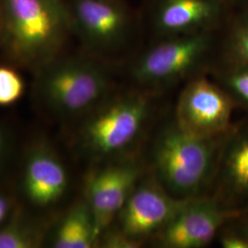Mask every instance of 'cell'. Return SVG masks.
I'll use <instances>...</instances> for the list:
<instances>
[{"mask_svg":"<svg viewBox=\"0 0 248 248\" xmlns=\"http://www.w3.org/2000/svg\"><path fill=\"white\" fill-rule=\"evenodd\" d=\"M238 215L219 200L192 199L160 232V243L165 248H202Z\"/></svg>","mask_w":248,"mask_h":248,"instance_id":"obj_10","label":"cell"},{"mask_svg":"<svg viewBox=\"0 0 248 248\" xmlns=\"http://www.w3.org/2000/svg\"><path fill=\"white\" fill-rule=\"evenodd\" d=\"M24 90L22 78L14 68L0 66V106L16 102Z\"/></svg>","mask_w":248,"mask_h":248,"instance_id":"obj_18","label":"cell"},{"mask_svg":"<svg viewBox=\"0 0 248 248\" xmlns=\"http://www.w3.org/2000/svg\"><path fill=\"white\" fill-rule=\"evenodd\" d=\"M219 201L237 213L248 205V122L232 125L217 169Z\"/></svg>","mask_w":248,"mask_h":248,"instance_id":"obj_12","label":"cell"},{"mask_svg":"<svg viewBox=\"0 0 248 248\" xmlns=\"http://www.w3.org/2000/svg\"><path fill=\"white\" fill-rule=\"evenodd\" d=\"M189 201L170 195L157 180L138 183L119 214L120 232L141 245L163 230Z\"/></svg>","mask_w":248,"mask_h":248,"instance_id":"obj_8","label":"cell"},{"mask_svg":"<svg viewBox=\"0 0 248 248\" xmlns=\"http://www.w3.org/2000/svg\"><path fill=\"white\" fill-rule=\"evenodd\" d=\"M230 12L219 0H147L146 18L161 39L217 31Z\"/></svg>","mask_w":248,"mask_h":248,"instance_id":"obj_9","label":"cell"},{"mask_svg":"<svg viewBox=\"0 0 248 248\" xmlns=\"http://www.w3.org/2000/svg\"><path fill=\"white\" fill-rule=\"evenodd\" d=\"M239 215H248V205H247V206L240 212Z\"/></svg>","mask_w":248,"mask_h":248,"instance_id":"obj_24","label":"cell"},{"mask_svg":"<svg viewBox=\"0 0 248 248\" xmlns=\"http://www.w3.org/2000/svg\"><path fill=\"white\" fill-rule=\"evenodd\" d=\"M216 31L161 38L132 65L133 79L146 88L169 86L185 79L202 66L212 52Z\"/></svg>","mask_w":248,"mask_h":248,"instance_id":"obj_4","label":"cell"},{"mask_svg":"<svg viewBox=\"0 0 248 248\" xmlns=\"http://www.w3.org/2000/svg\"><path fill=\"white\" fill-rule=\"evenodd\" d=\"M236 106L220 84L203 77L190 80L177 101L176 124L186 133L202 138H218L232 127Z\"/></svg>","mask_w":248,"mask_h":248,"instance_id":"obj_7","label":"cell"},{"mask_svg":"<svg viewBox=\"0 0 248 248\" xmlns=\"http://www.w3.org/2000/svg\"><path fill=\"white\" fill-rule=\"evenodd\" d=\"M7 149V140L3 132L0 130V162L3 159Z\"/></svg>","mask_w":248,"mask_h":248,"instance_id":"obj_22","label":"cell"},{"mask_svg":"<svg viewBox=\"0 0 248 248\" xmlns=\"http://www.w3.org/2000/svg\"><path fill=\"white\" fill-rule=\"evenodd\" d=\"M230 11L248 8V0H219Z\"/></svg>","mask_w":248,"mask_h":248,"instance_id":"obj_20","label":"cell"},{"mask_svg":"<svg viewBox=\"0 0 248 248\" xmlns=\"http://www.w3.org/2000/svg\"><path fill=\"white\" fill-rule=\"evenodd\" d=\"M72 32L97 54L113 53L133 37L137 18L124 0H66Z\"/></svg>","mask_w":248,"mask_h":248,"instance_id":"obj_5","label":"cell"},{"mask_svg":"<svg viewBox=\"0 0 248 248\" xmlns=\"http://www.w3.org/2000/svg\"><path fill=\"white\" fill-rule=\"evenodd\" d=\"M231 15L222 41V68L248 66V8Z\"/></svg>","mask_w":248,"mask_h":248,"instance_id":"obj_15","label":"cell"},{"mask_svg":"<svg viewBox=\"0 0 248 248\" xmlns=\"http://www.w3.org/2000/svg\"><path fill=\"white\" fill-rule=\"evenodd\" d=\"M2 45L17 63L37 70L60 53L72 32L66 0H0Z\"/></svg>","mask_w":248,"mask_h":248,"instance_id":"obj_1","label":"cell"},{"mask_svg":"<svg viewBox=\"0 0 248 248\" xmlns=\"http://www.w3.org/2000/svg\"><path fill=\"white\" fill-rule=\"evenodd\" d=\"M0 36H1V12H0Z\"/></svg>","mask_w":248,"mask_h":248,"instance_id":"obj_25","label":"cell"},{"mask_svg":"<svg viewBox=\"0 0 248 248\" xmlns=\"http://www.w3.org/2000/svg\"><path fill=\"white\" fill-rule=\"evenodd\" d=\"M7 211H8V203L7 201L3 198L0 197V213L2 214H7Z\"/></svg>","mask_w":248,"mask_h":248,"instance_id":"obj_23","label":"cell"},{"mask_svg":"<svg viewBox=\"0 0 248 248\" xmlns=\"http://www.w3.org/2000/svg\"><path fill=\"white\" fill-rule=\"evenodd\" d=\"M97 239L95 225L87 203L74 206L60 223L53 247L56 248H89Z\"/></svg>","mask_w":248,"mask_h":248,"instance_id":"obj_14","label":"cell"},{"mask_svg":"<svg viewBox=\"0 0 248 248\" xmlns=\"http://www.w3.org/2000/svg\"><path fill=\"white\" fill-rule=\"evenodd\" d=\"M109 88L108 73L94 58L58 56L38 69L40 95L48 106L62 115L88 111L106 97Z\"/></svg>","mask_w":248,"mask_h":248,"instance_id":"obj_3","label":"cell"},{"mask_svg":"<svg viewBox=\"0 0 248 248\" xmlns=\"http://www.w3.org/2000/svg\"><path fill=\"white\" fill-rule=\"evenodd\" d=\"M67 186L66 169L54 153L38 147L30 154L24 168L23 189L31 203L40 207L55 203Z\"/></svg>","mask_w":248,"mask_h":248,"instance_id":"obj_13","label":"cell"},{"mask_svg":"<svg viewBox=\"0 0 248 248\" xmlns=\"http://www.w3.org/2000/svg\"><path fill=\"white\" fill-rule=\"evenodd\" d=\"M148 112L149 100L141 93H130L109 101L84 125V146L99 156L126 149L141 133Z\"/></svg>","mask_w":248,"mask_h":248,"instance_id":"obj_6","label":"cell"},{"mask_svg":"<svg viewBox=\"0 0 248 248\" xmlns=\"http://www.w3.org/2000/svg\"><path fill=\"white\" fill-rule=\"evenodd\" d=\"M219 81L236 105L248 109V66L222 68L219 73Z\"/></svg>","mask_w":248,"mask_h":248,"instance_id":"obj_16","label":"cell"},{"mask_svg":"<svg viewBox=\"0 0 248 248\" xmlns=\"http://www.w3.org/2000/svg\"><path fill=\"white\" fill-rule=\"evenodd\" d=\"M139 177L140 169L133 162L108 166L90 176L87 185V204L97 237L122 212L139 183Z\"/></svg>","mask_w":248,"mask_h":248,"instance_id":"obj_11","label":"cell"},{"mask_svg":"<svg viewBox=\"0 0 248 248\" xmlns=\"http://www.w3.org/2000/svg\"><path fill=\"white\" fill-rule=\"evenodd\" d=\"M227 133L218 138H202L186 133L176 123L170 124L160 133L153 149L160 185L177 199L197 198L217 173Z\"/></svg>","mask_w":248,"mask_h":248,"instance_id":"obj_2","label":"cell"},{"mask_svg":"<svg viewBox=\"0 0 248 248\" xmlns=\"http://www.w3.org/2000/svg\"><path fill=\"white\" fill-rule=\"evenodd\" d=\"M39 234L25 225H9L0 230V248H31L39 244Z\"/></svg>","mask_w":248,"mask_h":248,"instance_id":"obj_17","label":"cell"},{"mask_svg":"<svg viewBox=\"0 0 248 248\" xmlns=\"http://www.w3.org/2000/svg\"><path fill=\"white\" fill-rule=\"evenodd\" d=\"M234 220L239 222L235 231L248 240V215H238Z\"/></svg>","mask_w":248,"mask_h":248,"instance_id":"obj_21","label":"cell"},{"mask_svg":"<svg viewBox=\"0 0 248 248\" xmlns=\"http://www.w3.org/2000/svg\"><path fill=\"white\" fill-rule=\"evenodd\" d=\"M221 246L224 248H248V240L238 232L232 230L222 235Z\"/></svg>","mask_w":248,"mask_h":248,"instance_id":"obj_19","label":"cell"}]
</instances>
